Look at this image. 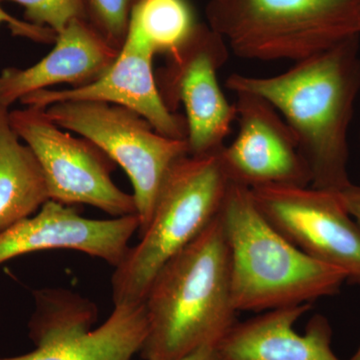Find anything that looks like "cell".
Returning <instances> with one entry per match:
<instances>
[{
	"label": "cell",
	"instance_id": "obj_21",
	"mask_svg": "<svg viewBox=\"0 0 360 360\" xmlns=\"http://www.w3.org/2000/svg\"><path fill=\"white\" fill-rule=\"evenodd\" d=\"M338 193L340 194L343 205L360 226V186L352 182L349 186Z\"/></svg>",
	"mask_w": 360,
	"mask_h": 360
},
{
	"label": "cell",
	"instance_id": "obj_19",
	"mask_svg": "<svg viewBox=\"0 0 360 360\" xmlns=\"http://www.w3.org/2000/svg\"><path fill=\"white\" fill-rule=\"evenodd\" d=\"M25 7L26 21L58 34L75 20H86L84 0H0Z\"/></svg>",
	"mask_w": 360,
	"mask_h": 360
},
{
	"label": "cell",
	"instance_id": "obj_3",
	"mask_svg": "<svg viewBox=\"0 0 360 360\" xmlns=\"http://www.w3.org/2000/svg\"><path fill=\"white\" fill-rule=\"evenodd\" d=\"M236 311H269L335 295L347 276L296 248L265 219L250 187L229 182L219 212Z\"/></svg>",
	"mask_w": 360,
	"mask_h": 360
},
{
	"label": "cell",
	"instance_id": "obj_8",
	"mask_svg": "<svg viewBox=\"0 0 360 360\" xmlns=\"http://www.w3.org/2000/svg\"><path fill=\"white\" fill-rule=\"evenodd\" d=\"M250 189L265 219L291 243L360 285V226L338 191L279 184Z\"/></svg>",
	"mask_w": 360,
	"mask_h": 360
},
{
	"label": "cell",
	"instance_id": "obj_22",
	"mask_svg": "<svg viewBox=\"0 0 360 360\" xmlns=\"http://www.w3.org/2000/svg\"><path fill=\"white\" fill-rule=\"evenodd\" d=\"M172 360H224V359H222L217 345H206L184 355V356Z\"/></svg>",
	"mask_w": 360,
	"mask_h": 360
},
{
	"label": "cell",
	"instance_id": "obj_6",
	"mask_svg": "<svg viewBox=\"0 0 360 360\" xmlns=\"http://www.w3.org/2000/svg\"><path fill=\"white\" fill-rule=\"evenodd\" d=\"M44 110L56 124L92 142L129 175L141 238L168 174L180 160L189 155L186 139L160 134L139 113L115 104L66 101Z\"/></svg>",
	"mask_w": 360,
	"mask_h": 360
},
{
	"label": "cell",
	"instance_id": "obj_4",
	"mask_svg": "<svg viewBox=\"0 0 360 360\" xmlns=\"http://www.w3.org/2000/svg\"><path fill=\"white\" fill-rule=\"evenodd\" d=\"M220 150L187 155L172 168L148 229L115 267L111 277L115 305L144 302L161 267L217 217L231 182Z\"/></svg>",
	"mask_w": 360,
	"mask_h": 360
},
{
	"label": "cell",
	"instance_id": "obj_7",
	"mask_svg": "<svg viewBox=\"0 0 360 360\" xmlns=\"http://www.w3.org/2000/svg\"><path fill=\"white\" fill-rule=\"evenodd\" d=\"M9 122L39 161L49 200L91 205L112 217L136 214L134 195L118 188L111 179L115 163L92 142L63 131L44 108L25 106L9 111Z\"/></svg>",
	"mask_w": 360,
	"mask_h": 360
},
{
	"label": "cell",
	"instance_id": "obj_24",
	"mask_svg": "<svg viewBox=\"0 0 360 360\" xmlns=\"http://www.w3.org/2000/svg\"><path fill=\"white\" fill-rule=\"evenodd\" d=\"M357 2H359V16H360V0H357Z\"/></svg>",
	"mask_w": 360,
	"mask_h": 360
},
{
	"label": "cell",
	"instance_id": "obj_23",
	"mask_svg": "<svg viewBox=\"0 0 360 360\" xmlns=\"http://www.w3.org/2000/svg\"><path fill=\"white\" fill-rule=\"evenodd\" d=\"M349 360H360V347L359 349H357V352L354 354V356H352Z\"/></svg>",
	"mask_w": 360,
	"mask_h": 360
},
{
	"label": "cell",
	"instance_id": "obj_5",
	"mask_svg": "<svg viewBox=\"0 0 360 360\" xmlns=\"http://www.w3.org/2000/svg\"><path fill=\"white\" fill-rule=\"evenodd\" d=\"M207 25L251 60H302L360 34L357 0H210Z\"/></svg>",
	"mask_w": 360,
	"mask_h": 360
},
{
	"label": "cell",
	"instance_id": "obj_10",
	"mask_svg": "<svg viewBox=\"0 0 360 360\" xmlns=\"http://www.w3.org/2000/svg\"><path fill=\"white\" fill-rule=\"evenodd\" d=\"M236 96L238 135L220 150L229 179L250 188L311 186L309 165L283 116L262 97Z\"/></svg>",
	"mask_w": 360,
	"mask_h": 360
},
{
	"label": "cell",
	"instance_id": "obj_17",
	"mask_svg": "<svg viewBox=\"0 0 360 360\" xmlns=\"http://www.w3.org/2000/svg\"><path fill=\"white\" fill-rule=\"evenodd\" d=\"M200 25L188 0H139L130 14L125 40L155 56H169L191 39Z\"/></svg>",
	"mask_w": 360,
	"mask_h": 360
},
{
	"label": "cell",
	"instance_id": "obj_11",
	"mask_svg": "<svg viewBox=\"0 0 360 360\" xmlns=\"http://www.w3.org/2000/svg\"><path fill=\"white\" fill-rule=\"evenodd\" d=\"M139 229L137 214L103 220L85 219L72 206L49 200L34 217L0 232V265L35 251L71 250L101 258L116 267Z\"/></svg>",
	"mask_w": 360,
	"mask_h": 360
},
{
	"label": "cell",
	"instance_id": "obj_16",
	"mask_svg": "<svg viewBox=\"0 0 360 360\" xmlns=\"http://www.w3.org/2000/svg\"><path fill=\"white\" fill-rule=\"evenodd\" d=\"M49 200L41 167L11 127L0 103V232L32 217Z\"/></svg>",
	"mask_w": 360,
	"mask_h": 360
},
{
	"label": "cell",
	"instance_id": "obj_2",
	"mask_svg": "<svg viewBox=\"0 0 360 360\" xmlns=\"http://www.w3.org/2000/svg\"><path fill=\"white\" fill-rule=\"evenodd\" d=\"M143 360H172L217 345L236 323L231 258L219 213L156 274L146 295Z\"/></svg>",
	"mask_w": 360,
	"mask_h": 360
},
{
	"label": "cell",
	"instance_id": "obj_15",
	"mask_svg": "<svg viewBox=\"0 0 360 360\" xmlns=\"http://www.w3.org/2000/svg\"><path fill=\"white\" fill-rule=\"evenodd\" d=\"M92 326L79 322L37 336L33 352L0 360H130L148 333L146 304L115 305L103 326L91 330Z\"/></svg>",
	"mask_w": 360,
	"mask_h": 360
},
{
	"label": "cell",
	"instance_id": "obj_13",
	"mask_svg": "<svg viewBox=\"0 0 360 360\" xmlns=\"http://www.w3.org/2000/svg\"><path fill=\"white\" fill-rule=\"evenodd\" d=\"M120 53L86 20H75L56 34L53 49L34 65L0 73V103L13 105L22 97L53 85L84 86L98 79Z\"/></svg>",
	"mask_w": 360,
	"mask_h": 360
},
{
	"label": "cell",
	"instance_id": "obj_18",
	"mask_svg": "<svg viewBox=\"0 0 360 360\" xmlns=\"http://www.w3.org/2000/svg\"><path fill=\"white\" fill-rule=\"evenodd\" d=\"M139 0H84L86 20L106 41L122 49L130 14Z\"/></svg>",
	"mask_w": 360,
	"mask_h": 360
},
{
	"label": "cell",
	"instance_id": "obj_12",
	"mask_svg": "<svg viewBox=\"0 0 360 360\" xmlns=\"http://www.w3.org/2000/svg\"><path fill=\"white\" fill-rule=\"evenodd\" d=\"M153 58V52L125 40L112 65L91 84L77 89L37 90L20 101L40 108L66 101L115 104L139 113L160 134L186 139V118L172 112L161 96Z\"/></svg>",
	"mask_w": 360,
	"mask_h": 360
},
{
	"label": "cell",
	"instance_id": "obj_1",
	"mask_svg": "<svg viewBox=\"0 0 360 360\" xmlns=\"http://www.w3.org/2000/svg\"><path fill=\"white\" fill-rule=\"evenodd\" d=\"M226 87L271 104L295 134L311 186L340 191L348 174V130L360 91V34L297 61L272 77L233 73Z\"/></svg>",
	"mask_w": 360,
	"mask_h": 360
},
{
	"label": "cell",
	"instance_id": "obj_9",
	"mask_svg": "<svg viewBox=\"0 0 360 360\" xmlns=\"http://www.w3.org/2000/svg\"><path fill=\"white\" fill-rule=\"evenodd\" d=\"M229 53L221 37L200 23L191 39L167 56L160 79H156L161 96L172 112L180 103L184 105L189 155L220 150L236 120V104L227 101L217 78Z\"/></svg>",
	"mask_w": 360,
	"mask_h": 360
},
{
	"label": "cell",
	"instance_id": "obj_20",
	"mask_svg": "<svg viewBox=\"0 0 360 360\" xmlns=\"http://www.w3.org/2000/svg\"><path fill=\"white\" fill-rule=\"evenodd\" d=\"M6 23L14 35L26 37L35 41L52 44L56 41V33L47 27H41L13 18L0 6V25Z\"/></svg>",
	"mask_w": 360,
	"mask_h": 360
},
{
	"label": "cell",
	"instance_id": "obj_14",
	"mask_svg": "<svg viewBox=\"0 0 360 360\" xmlns=\"http://www.w3.org/2000/svg\"><path fill=\"white\" fill-rule=\"evenodd\" d=\"M310 303L283 307L236 322L217 343L224 360H340L331 348L333 329L326 317L315 315L304 335L293 326Z\"/></svg>",
	"mask_w": 360,
	"mask_h": 360
}]
</instances>
